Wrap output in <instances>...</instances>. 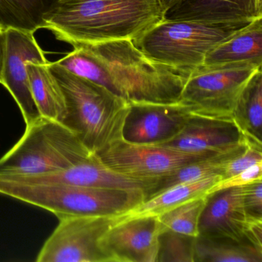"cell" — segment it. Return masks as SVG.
Listing matches in <instances>:
<instances>
[{"instance_id":"31","label":"cell","mask_w":262,"mask_h":262,"mask_svg":"<svg viewBox=\"0 0 262 262\" xmlns=\"http://www.w3.org/2000/svg\"><path fill=\"white\" fill-rule=\"evenodd\" d=\"M179 1L180 0H159V3H160L163 13H165L167 10H169L171 7L176 5Z\"/></svg>"},{"instance_id":"17","label":"cell","mask_w":262,"mask_h":262,"mask_svg":"<svg viewBox=\"0 0 262 262\" xmlns=\"http://www.w3.org/2000/svg\"><path fill=\"white\" fill-rule=\"evenodd\" d=\"M262 67V17L256 18L211 49L202 67Z\"/></svg>"},{"instance_id":"7","label":"cell","mask_w":262,"mask_h":262,"mask_svg":"<svg viewBox=\"0 0 262 262\" xmlns=\"http://www.w3.org/2000/svg\"><path fill=\"white\" fill-rule=\"evenodd\" d=\"M261 68L251 65L201 67L187 76L179 102L194 115L232 118L242 90Z\"/></svg>"},{"instance_id":"1","label":"cell","mask_w":262,"mask_h":262,"mask_svg":"<svg viewBox=\"0 0 262 262\" xmlns=\"http://www.w3.org/2000/svg\"><path fill=\"white\" fill-rule=\"evenodd\" d=\"M163 19L159 0H59L43 29L74 47L133 41Z\"/></svg>"},{"instance_id":"16","label":"cell","mask_w":262,"mask_h":262,"mask_svg":"<svg viewBox=\"0 0 262 262\" xmlns=\"http://www.w3.org/2000/svg\"><path fill=\"white\" fill-rule=\"evenodd\" d=\"M258 18L253 0H180L164 13L165 20L247 24Z\"/></svg>"},{"instance_id":"29","label":"cell","mask_w":262,"mask_h":262,"mask_svg":"<svg viewBox=\"0 0 262 262\" xmlns=\"http://www.w3.org/2000/svg\"><path fill=\"white\" fill-rule=\"evenodd\" d=\"M245 211L251 219H262V180L242 186Z\"/></svg>"},{"instance_id":"28","label":"cell","mask_w":262,"mask_h":262,"mask_svg":"<svg viewBox=\"0 0 262 262\" xmlns=\"http://www.w3.org/2000/svg\"><path fill=\"white\" fill-rule=\"evenodd\" d=\"M261 180L262 162H259L238 174H234V176L227 178V179H221L209 188L207 194H210L219 191V190L225 189V188L244 186L248 184Z\"/></svg>"},{"instance_id":"9","label":"cell","mask_w":262,"mask_h":262,"mask_svg":"<svg viewBox=\"0 0 262 262\" xmlns=\"http://www.w3.org/2000/svg\"><path fill=\"white\" fill-rule=\"evenodd\" d=\"M38 254L37 262H110L101 240L113 225V216H67Z\"/></svg>"},{"instance_id":"6","label":"cell","mask_w":262,"mask_h":262,"mask_svg":"<svg viewBox=\"0 0 262 262\" xmlns=\"http://www.w3.org/2000/svg\"><path fill=\"white\" fill-rule=\"evenodd\" d=\"M248 24L163 19L133 42L150 59L188 76L211 49Z\"/></svg>"},{"instance_id":"11","label":"cell","mask_w":262,"mask_h":262,"mask_svg":"<svg viewBox=\"0 0 262 262\" xmlns=\"http://www.w3.org/2000/svg\"><path fill=\"white\" fill-rule=\"evenodd\" d=\"M181 103H131L122 138L133 143L158 145L177 136L192 116Z\"/></svg>"},{"instance_id":"18","label":"cell","mask_w":262,"mask_h":262,"mask_svg":"<svg viewBox=\"0 0 262 262\" xmlns=\"http://www.w3.org/2000/svg\"><path fill=\"white\" fill-rule=\"evenodd\" d=\"M222 179L221 176H213L194 182L170 187L154 194L125 212L113 216V222L139 217H158L163 213L188 202L194 198L207 194L209 188ZM113 223V224H114Z\"/></svg>"},{"instance_id":"24","label":"cell","mask_w":262,"mask_h":262,"mask_svg":"<svg viewBox=\"0 0 262 262\" xmlns=\"http://www.w3.org/2000/svg\"><path fill=\"white\" fill-rule=\"evenodd\" d=\"M73 48L71 53L55 62L70 73L101 85L116 95L103 62L84 46H76Z\"/></svg>"},{"instance_id":"4","label":"cell","mask_w":262,"mask_h":262,"mask_svg":"<svg viewBox=\"0 0 262 262\" xmlns=\"http://www.w3.org/2000/svg\"><path fill=\"white\" fill-rule=\"evenodd\" d=\"M0 194L39 207L58 219L67 216H117L143 202V191L32 182L0 176Z\"/></svg>"},{"instance_id":"21","label":"cell","mask_w":262,"mask_h":262,"mask_svg":"<svg viewBox=\"0 0 262 262\" xmlns=\"http://www.w3.org/2000/svg\"><path fill=\"white\" fill-rule=\"evenodd\" d=\"M194 262H262V248L246 241L198 236Z\"/></svg>"},{"instance_id":"13","label":"cell","mask_w":262,"mask_h":262,"mask_svg":"<svg viewBox=\"0 0 262 262\" xmlns=\"http://www.w3.org/2000/svg\"><path fill=\"white\" fill-rule=\"evenodd\" d=\"M160 224L157 217H139L113 224L101 245L110 262H157Z\"/></svg>"},{"instance_id":"19","label":"cell","mask_w":262,"mask_h":262,"mask_svg":"<svg viewBox=\"0 0 262 262\" xmlns=\"http://www.w3.org/2000/svg\"><path fill=\"white\" fill-rule=\"evenodd\" d=\"M49 62L27 64L30 89L41 117L63 123L67 115V102Z\"/></svg>"},{"instance_id":"23","label":"cell","mask_w":262,"mask_h":262,"mask_svg":"<svg viewBox=\"0 0 262 262\" xmlns=\"http://www.w3.org/2000/svg\"><path fill=\"white\" fill-rule=\"evenodd\" d=\"M59 0H0V26L34 33Z\"/></svg>"},{"instance_id":"27","label":"cell","mask_w":262,"mask_h":262,"mask_svg":"<svg viewBox=\"0 0 262 262\" xmlns=\"http://www.w3.org/2000/svg\"><path fill=\"white\" fill-rule=\"evenodd\" d=\"M245 149L227 162L224 167L222 179L231 177L245 171L247 168L262 162V145L246 140Z\"/></svg>"},{"instance_id":"15","label":"cell","mask_w":262,"mask_h":262,"mask_svg":"<svg viewBox=\"0 0 262 262\" xmlns=\"http://www.w3.org/2000/svg\"><path fill=\"white\" fill-rule=\"evenodd\" d=\"M12 178L26 182H56L93 188L136 190L143 191L145 196L151 188L149 184L114 172L105 166L95 155L90 159L62 171L30 177L12 176Z\"/></svg>"},{"instance_id":"14","label":"cell","mask_w":262,"mask_h":262,"mask_svg":"<svg viewBox=\"0 0 262 262\" xmlns=\"http://www.w3.org/2000/svg\"><path fill=\"white\" fill-rule=\"evenodd\" d=\"M245 143L246 139L233 118L193 114L177 136L158 145L184 152L221 154Z\"/></svg>"},{"instance_id":"25","label":"cell","mask_w":262,"mask_h":262,"mask_svg":"<svg viewBox=\"0 0 262 262\" xmlns=\"http://www.w3.org/2000/svg\"><path fill=\"white\" fill-rule=\"evenodd\" d=\"M207 198L208 194L194 198L158 216L161 232L164 230H170L191 237H198L199 220Z\"/></svg>"},{"instance_id":"8","label":"cell","mask_w":262,"mask_h":262,"mask_svg":"<svg viewBox=\"0 0 262 262\" xmlns=\"http://www.w3.org/2000/svg\"><path fill=\"white\" fill-rule=\"evenodd\" d=\"M214 155L217 154L184 152L162 145L133 143L120 139L95 156L114 172L149 184L151 188L156 181L178 168Z\"/></svg>"},{"instance_id":"20","label":"cell","mask_w":262,"mask_h":262,"mask_svg":"<svg viewBox=\"0 0 262 262\" xmlns=\"http://www.w3.org/2000/svg\"><path fill=\"white\" fill-rule=\"evenodd\" d=\"M232 118L245 139L262 145V71L248 80L236 102Z\"/></svg>"},{"instance_id":"32","label":"cell","mask_w":262,"mask_h":262,"mask_svg":"<svg viewBox=\"0 0 262 262\" xmlns=\"http://www.w3.org/2000/svg\"><path fill=\"white\" fill-rule=\"evenodd\" d=\"M256 13L258 17H262V0H253Z\"/></svg>"},{"instance_id":"22","label":"cell","mask_w":262,"mask_h":262,"mask_svg":"<svg viewBox=\"0 0 262 262\" xmlns=\"http://www.w3.org/2000/svg\"><path fill=\"white\" fill-rule=\"evenodd\" d=\"M246 144L247 142L245 145L228 152L214 155L191 162L161 178L154 182L151 189L147 193L145 199L174 185L194 182L210 176H221L222 177L227 162L240 154L245 149Z\"/></svg>"},{"instance_id":"5","label":"cell","mask_w":262,"mask_h":262,"mask_svg":"<svg viewBox=\"0 0 262 262\" xmlns=\"http://www.w3.org/2000/svg\"><path fill=\"white\" fill-rule=\"evenodd\" d=\"M93 156L70 128L40 116L26 125L21 139L0 158V176L30 177L56 172Z\"/></svg>"},{"instance_id":"2","label":"cell","mask_w":262,"mask_h":262,"mask_svg":"<svg viewBox=\"0 0 262 262\" xmlns=\"http://www.w3.org/2000/svg\"><path fill=\"white\" fill-rule=\"evenodd\" d=\"M49 67L67 102V115L62 124L76 135L90 152L95 155L112 142L123 139L128 102L55 62H49Z\"/></svg>"},{"instance_id":"3","label":"cell","mask_w":262,"mask_h":262,"mask_svg":"<svg viewBox=\"0 0 262 262\" xmlns=\"http://www.w3.org/2000/svg\"><path fill=\"white\" fill-rule=\"evenodd\" d=\"M105 65L116 95L128 103H174L187 76L148 58L133 40L82 45Z\"/></svg>"},{"instance_id":"10","label":"cell","mask_w":262,"mask_h":262,"mask_svg":"<svg viewBox=\"0 0 262 262\" xmlns=\"http://www.w3.org/2000/svg\"><path fill=\"white\" fill-rule=\"evenodd\" d=\"M49 61L34 33L16 28L5 30V54L2 84L16 101L26 125L40 117L30 89L27 64Z\"/></svg>"},{"instance_id":"12","label":"cell","mask_w":262,"mask_h":262,"mask_svg":"<svg viewBox=\"0 0 262 262\" xmlns=\"http://www.w3.org/2000/svg\"><path fill=\"white\" fill-rule=\"evenodd\" d=\"M258 221L262 219H251L247 214L242 186L219 190L208 194L199 220V236L246 241L257 246L251 228Z\"/></svg>"},{"instance_id":"30","label":"cell","mask_w":262,"mask_h":262,"mask_svg":"<svg viewBox=\"0 0 262 262\" xmlns=\"http://www.w3.org/2000/svg\"><path fill=\"white\" fill-rule=\"evenodd\" d=\"M4 54H5V29L0 26V84L2 82Z\"/></svg>"},{"instance_id":"26","label":"cell","mask_w":262,"mask_h":262,"mask_svg":"<svg viewBox=\"0 0 262 262\" xmlns=\"http://www.w3.org/2000/svg\"><path fill=\"white\" fill-rule=\"evenodd\" d=\"M195 237L170 230L159 234L157 262H194Z\"/></svg>"}]
</instances>
